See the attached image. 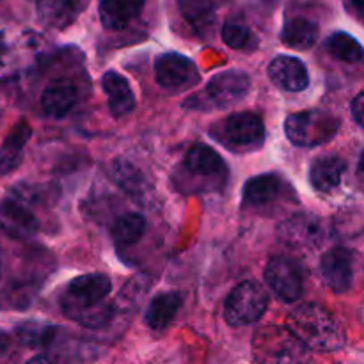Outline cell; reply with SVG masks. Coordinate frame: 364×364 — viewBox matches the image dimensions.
Returning a JSON list of instances; mask_svg holds the SVG:
<instances>
[{"label":"cell","mask_w":364,"mask_h":364,"mask_svg":"<svg viewBox=\"0 0 364 364\" xmlns=\"http://www.w3.org/2000/svg\"><path fill=\"white\" fill-rule=\"evenodd\" d=\"M287 329L308 350L334 352L345 345V331L323 306L301 304L287 316Z\"/></svg>","instance_id":"6da1fadb"},{"label":"cell","mask_w":364,"mask_h":364,"mask_svg":"<svg viewBox=\"0 0 364 364\" xmlns=\"http://www.w3.org/2000/svg\"><path fill=\"white\" fill-rule=\"evenodd\" d=\"M252 355L258 364H311L308 348L287 329L265 326L252 338Z\"/></svg>","instance_id":"7a4b0ae2"},{"label":"cell","mask_w":364,"mask_h":364,"mask_svg":"<svg viewBox=\"0 0 364 364\" xmlns=\"http://www.w3.org/2000/svg\"><path fill=\"white\" fill-rule=\"evenodd\" d=\"M249 89H251V78L247 73L238 70L220 71L215 77L210 78L203 91L188 96L183 102V107L201 110V112L230 109L247 96Z\"/></svg>","instance_id":"3957f363"},{"label":"cell","mask_w":364,"mask_h":364,"mask_svg":"<svg viewBox=\"0 0 364 364\" xmlns=\"http://www.w3.org/2000/svg\"><path fill=\"white\" fill-rule=\"evenodd\" d=\"M210 135L230 151L245 153L262 148L265 142V124L258 114L235 112L213 124Z\"/></svg>","instance_id":"277c9868"},{"label":"cell","mask_w":364,"mask_h":364,"mask_svg":"<svg viewBox=\"0 0 364 364\" xmlns=\"http://www.w3.org/2000/svg\"><path fill=\"white\" fill-rule=\"evenodd\" d=\"M340 128V119L322 110H302L290 114L284 121L288 141L301 148L318 146L331 141Z\"/></svg>","instance_id":"5b68a950"},{"label":"cell","mask_w":364,"mask_h":364,"mask_svg":"<svg viewBox=\"0 0 364 364\" xmlns=\"http://www.w3.org/2000/svg\"><path fill=\"white\" fill-rule=\"evenodd\" d=\"M110 290H112V283L105 274H85V276L75 277L60 297V308L64 315L73 320L82 313H87L103 304Z\"/></svg>","instance_id":"8992f818"},{"label":"cell","mask_w":364,"mask_h":364,"mask_svg":"<svg viewBox=\"0 0 364 364\" xmlns=\"http://www.w3.org/2000/svg\"><path fill=\"white\" fill-rule=\"evenodd\" d=\"M267 308H269V295L262 284L255 281H244L226 297L224 318L230 326L244 327L258 322L265 315Z\"/></svg>","instance_id":"52a82bcc"},{"label":"cell","mask_w":364,"mask_h":364,"mask_svg":"<svg viewBox=\"0 0 364 364\" xmlns=\"http://www.w3.org/2000/svg\"><path fill=\"white\" fill-rule=\"evenodd\" d=\"M277 237L288 247L316 249L327 240V226L318 217L299 213L281 223Z\"/></svg>","instance_id":"ba28073f"},{"label":"cell","mask_w":364,"mask_h":364,"mask_svg":"<svg viewBox=\"0 0 364 364\" xmlns=\"http://www.w3.org/2000/svg\"><path fill=\"white\" fill-rule=\"evenodd\" d=\"M355 252L345 247H334L320 259V277L334 294H347L354 283Z\"/></svg>","instance_id":"9c48e42d"},{"label":"cell","mask_w":364,"mask_h":364,"mask_svg":"<svg viewBox=\"0 0 364 364\" xmlns=\"http://www.w3.org/2000/svg\"><path fill=\"white\" fill-rule=\"evenodd\" d=\"M265 281L274 294L287 302H295L302 297L304 283L302 272L295 262L283 256H276L265 267Z\"/></svg>","instance_id":"30bf717a"},{"label":"cell","mask_w":364,"mask_h":364,"mask_svg":"<svg viewBox=\"0 0 364 364\" xmlns=\"http://www.w3.org/2000/svg\"><path fill=\"white\" fill-rule=\"evenodd\" d=\"M155 78L160 87L180 91L188 87L198 78V70L188 57L176 52H167L156 57Z\"/></svg>","instance_id":"8fae6325"},{"label":"cell","mask_w":364,"mask_h":364,"mask_svg":"<svg viewBox=\"0 0 364 364\" xmlns=\"http://www.w3.org/2000/svg\"><path fill=\"white\" fill-rule=\"evenodd\" d=\"M0 230L14 240H28L39 231V223L27 206L7 198L0 203Z\"/></svg>","instance_id":"7c38bea8"},{"label":"cell","mask_w":364,"mask_h":364,"mask_svg":"<svg viewBox=\"0 0 364 364\" xmlns=\"http://www.w3.org/2000/svg\"><path fill=\"white\" fill-rule=\"evenodd\" d=\"M269 77L279 89L288 92H301L309 85L306 64L294 55H277L269 64Z\"/></svg>","instance_id":"4fadbf2b"},{"label":"cell","mask_w":364,"mask_h":364,"mask_svg":"<svg viewBox=\"0 0 364 364\" xmlns=\"http://www.w3.org/2000/svg\"><path fill=\"white\" fill-rule=\"evenodd\" d=\"M183 167L192 176H199L212 181H224V176L228 173L226 162L223 160V156L215 149L206 144H201V142L188 149V153L185 155Z\"/></svg>","instance_id":"5bb4252c"},{"label":"cell","mask_w":364,"mask_h":364,"mask_svg":"<svg viewBox=\"0 0 364 364\" xmlns=\"http://www.w3.org/2000/svg\"><path fill=\"white\" fill-rule=\"evenodd\" d=\"M347 173V162L338 155H323L309 167V183L315 191L329 194L343 180Z\"/></svg>","instance_id":"9a60e30c"},{"label":"cell","mask_w":364,"mask_h":364,"mask_svg":"<svg viewBox=\"0 0 364 364\" xmlns=\"http://www.w3.org/2000/svg\"><path fill=\"white\" fill-rule=\"evenodd\" d=\"M102 87L114 117H123L135 109V95L123 75L117 71H107L102 77Z\"/></svg>","instance_id":"2e32d148"},{"label":"cell","mask_w":364,"mask_h":364,"mask_svg":"<svg viewBox=\"0 0 364 364\" xmlns=\"http://www.w3.org/2000/svg\"><path fill=\"white\" fill-rule=\"evenodd\" d=\"M31 124L25 119L18 121L13 130L7 134L0 146V176H6L20 167L21 160H23V148L31 139Z\"/></svg>","instance_id":"e0dca14e"},{"label":"cell","mask_w":364,"mask_h":364,"mask_svg":"<svg viewBox=\"0 0 364 364\" xmlns=\"http://www.w3.org/2000/svg\"><path fill=\"white\" fill-rule=\"evenodd\" d=\"M146 0H100L102 25L109 31H123L144 9Z\"/></svg>","instance_id":"ac0fdd59"},{"label":"cell","mask_w":364,"mask_h":364,"mask_svg":"<svg viewBox=\"0 0 364 364\" xmlns=\"http://www.w3.org/2000/svg\"><path fill=\"white\" fill-rule=\"evenodd\" d=\"M78 100V91L71 82L55 80L43 91L41 107L48 116L64 117L71 112Z\"/></svg>","instance_id":"d6986e66"},{"label":"cell","mask_w":364,"mask_h":364,"mask_svg":"<svg viewBox=\"0 0 364 364\" xmlns=\"http://www.w3.org/2000/svg\"><path fill=\"white\" fill-rule=\"evenodd\" d=\"M181 306V295L178 291H164L156 294L149 301L148 309H146L144 322L149 329L162 331L169 326L178 315Z\"/></svg>","instance_id":"ffe728a7"},{"label":"cell","mask_w":364,"mask_h":364,"mask_svg":"<svg viewBox=\"0 0 364 364\" xmlns=\"http://www.w3.org/2000/svg\"><path fill=\"white\" fill-rule=\"evenodd\" d=\"M318 23L308 18H291L281 31V41L295 50H308L318 41Z\"/></svg>","instance_id":"44dd1931"},{"label":"cell","mask_w":364,"mask_h":364,"mask_svg":"<svg viewBox=\"0 0 364 364\" xmlns=\"http://www.w3.org/2000/svg\"><path fill=\"white\" fill-rule=\"evenodd\" d=\"M281 180L276 174H259L251 178L244 185V203L249 206H265L277 198Z\"/></svg>","instance_id":"7402d4cb"},{"label":"cell","mask_w":364,"mask_h":364,"mask_svg":"<svg viewBox=\"0 0 364 364\" xmlns=\"http://www.w3.org/2000/svg\"><path fill=\"white\" fill-rule=\"evenodd\" d=\"M224 0H178L181 14L185 20L196 28L203 32L212 27L215 21L217 9L223 6Z\"/></svg>","instance_id":"603a6c76"},{"label":"cell","mask_w":364,"mask_h":364,"mask_svg":"<svg viewBox=\"0 0 364 364\" xmlns=\"http://www.w3.org/2000/svg\"><path fill=\"white\" fill-rule=\"evenodd\" d=\"M85 2L87 0H41V16L53 27H64L84 9Z\"/></svg>","instance_id":"cb8c5ba5"},{"label":"cell","mask_w":364,"mask_h":364,"mask_svg":"<svg viewBox=\"0 0 364 364\" xmlns=\"http://www.w3.org/2000/svg\"><path fill=\"white\" fill-rule=\"evenodd\" d=\"M146 228L148 223L141 213H124L114 223L112 238L119 245H134L144 237Z\"/></svg>","instance_id":"d4e9b609"},{"label":"cell","mask_w":364,"mask_h":364,"mask_svg":"<svg viewBox=\"0 0 364 364\" xmlns=\"http://www.w3.org/2000/svg\"><path fill=\"white\" fill-rule=\"evenodd\" d=\"M326 48L331 55L343 63L354 64L363 59L361 43L347 32H334L333 36H329V39L326 41Z\"/></svg>","instance_id":"484cf974"},{"label":"cell","mask_w":364,"mask_h":364,"mask_svg":"<svg viewBox=\"0 0 364 364\" xmlns=\"http://www.w3.org/2000/svg\"><path fill=\"white\" fill-rule=\"evenodd\" d=\"M14 333H16V338L21 343L31 348H38L45 347L53 340L55 326L43 322H23L14 329Z\"/></svg>","instance_id":"4316f807"},{"label":"cell","mask_w":364,"mask_h":364,"mask_svg":"<svg viewBox=\"0 0 364 364\" xmlns=\"http://www.w3.org/2000/svg\"><path fill=\"white\" fill-rule=\"evenodd\" d=\"M110 173H112L114 181H116L123 191H127L128 194L142 196V191H144V180H142L141 173H139L134 166H130L127 160H116V162L112 164V167H110Z\"/></svg>","instance_id":"83f0119b"},{"label":"cell","mask_w":364,"mask_h":364,"mask_svg":"<svg viewBox=\"0 0 364 364\" xmlns=\"http://www.w3.org/2000/svg\"><path fill=\"white\" fill-rule=\"evenodd\" d=\"M220 36H223V41L226 43L230 48L235 50L251 48L252 39H255L252 38L251 28L245 27V25L242 23H237V21H228V23H224Z\"/></svg>","instance_id":"f1b7e54d"},{"label":"cell","mask_w":364,"mask_h":364,"mask_svg":"<svg viewBox=\"0 0 364 364\" xmlns=\"http://www.w3.org/2000/svg\"><path fill=\"white\" fill-rule=\"evenodd\" d=\"M112 306L109 304H100L98 308L91 309L87 313H82L77 318H73L75 322H78L80 326L89 327V329H98V327H103L105 323L110 322L112 318Z\"/></svg>","instance_id":"f546056e"},{"label":"cell","mask_w":364,"mask_h":364,"mask_svg":"<svg viewBox=\"0 0 364 364\" xmlns=\"http://www.w3.org/2000/svg\"><path fill=\"white\" fill-rule=\"evenodd\" d=\"M350 110H352V116H354L355 123L363 128L364 124V92H358L355 98L352 100L350 103Z\"/></svg>","instance_id":"4dcf8cb0"},{"label":"cell","mask_w":364,"mask_h":364,"mask_svg":"<svg viewBox=\"0 0 364 364\" xmlns=\"http://www.w3.org/2000/svg\"><path fill=\"white\" fill-rule=\"evenodd\" d=\"M9 345H11V340H9V336H7V334L4 333L2 329H0V355H2V354H6V352H7V348H9Z\"/></svg>","instance_id":"1f68e13d"},{"label":"cell","mask_w":364,"mask_h":364,"mask_svg":"<svg viewBox=\"0 0 364 364\" xmlns=\"http://www.w3.org/2000/svg\"><path fill=\"white\" fill-rule=\"evenodd\" d=\"M27 364H52V361L46 355H34V358L28 359Z\"/></svg>","instance_id":"d6a6232c"},{"label":"cell","mask_w":364,"mask_h":364,"mask_svg":"<svg viewBox=\"0 0 364 364\" xmlns=\"http://www.w3.org/2000/svg\"><path fill=\"white\" fill-rule=\"evenodd\" d=\"M350 6H352V9H354L355 16L361 18V14H363V0H350Z\"/></svg>","instance_id":"836d02e7"},{"label":"cell","mask_w":364,"mask_h":364,"mask_svg":"<svg viewBox=\"0 0 364 364\" xmlns=\"http://www.w3.org/2000/svg\"><path fill=\"white\" fill-rule=\"evenodd\" d=\"M0 276H2V265H0Z\"/></svg>","instance_id":"e575fe53"}]
</instances>
